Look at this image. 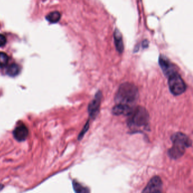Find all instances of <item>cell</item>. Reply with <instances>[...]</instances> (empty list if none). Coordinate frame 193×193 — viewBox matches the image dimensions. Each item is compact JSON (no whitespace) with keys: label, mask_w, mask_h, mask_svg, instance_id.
I'll return each mask as SVG.
<instances>
[{"label":"cell","mask_w":193,"mask_h":193,"mask_svg":"<svg viewBox=\"0 0 193 193\" xmlns=\"http://www.w3.org/2000/svg\"><path fill=\"white\" fill-rule=\"evenodd\" d=\"M89 127H90L89 121H87V123H86V125H85V126L83 127V129H82V132H80L79 136H78V140H79V141H80V140H81V139L83 138V137L84 135L86 134V132L88 131Z\"/></svg>","instance_id":"cell-15"},{"label":"cell","mask_w":193,"mask_h":193,"mask_svg":"<svg viewBox=\"0 0 193 193\" xmlns=\"http://www.w3.org/2000/svg\"><path fill=\"white\" fill-rule=\"evenodd\" d=\"M6 43V39L2 34H0V47L4 46Z\"/></svg>","instance_id":"cell-16"},{"label":"cell","mask_w":193,"mask_h":193,"mask_svg":"<svg viewBox=\"0 0 193 193\" xmlns=\"http://www.w3.org/2000/svg\"><path fill=\"white\" fill-rule=\"evenodd\" d=\"M173 146L168 150L170 157L176 160L184 155L186 148L191 146L192 142L186 134L177 132L171 136Z\"/></svg>","instance_id":"cell-2"},{"label":"cell","mask_w":193,"mask_h":193,"mask_svg":"<svg viewBox=\"0 0 193 193\" xmlns=\"http://www.w3.org/2000/svg\"><path fill=\"white\" fill-rule=\"evenodd\" d=\"M159 63L163 73L167 77H168L174 71H176L174 65L165 57L160 56Z\"/></svg>","instance_id":"cell-7"},{"label":"cell","mask_w":193,"mask_h":193,"mask_svg":"<svg viewBox=\"0 0 193 193\" xmlns=\"http://www.w3.org/2000/svg\"><path fill=\"white\" fill-rule=\"evenodd\" d=\"M73 186L75 191L76 193H89L90 192L89 190L87 188H86L84 186H83L82 185L79 184L76 181H74L73 182Z\"/></svg>","instance_id":"cell-13"},{"label":"cell","mask_w":193,"mask_h":193,"mask_svg":"<svg viewBox=\"0 0 193 193\" xmlns=\"http://www.w3.org/2000/svg\"><path fill=\"white\" fill-rule=\"evenodd\" d=\"M9 57L4 53H0V68L4 67L8 63Z\"/></svg>","instance_id":"cell-14"},{"label":"cell","mask_w":193,"mask_h":193,"mask_svg":"<svg viewBox=\"0 0 193 193\" xmlns=\"http://www.w3.org/2000/svg\"><path fill=\"white\" fill-rule=\"evenodd\" d=\"M102 93L98 91L95 95L94 98L90 102L88 106V112L90 117L95 119L98 115L102 100Z\"/></svg>","instance_id":"cell-5"},{"label":"cell","mask_w":193,"mask_h":193,"mask_svg":"<svg viewBox=\"0 0 193 193\" xmlns=\"http://www.w3.org/2000/svg\"><path fill=\"white\" fill-rule=\"evenodd\" d=\"M15 139L19 142L25 141L28 135V130L25 125H20L16 127L13 132Z\"/></svg>","instance_id":"cell-9"},{"label":"cell","mask_w":193,"mask_h":193,"mask_svg":"<svg viewBox=\"0 0 193 193\" xmlns=\"http://www.w3.org/2000/svg\"><path fill=\"white\" fill-rule=\"evenodd\" d=\"M163 188V182L159 176L152 177L142 191L143 193H160Z\"/></svg>","instance_id":"cell-6"},{"label":"cell","mask_w":193,"mask_h":193,"mask_svg":"<svg viewBox=\"0 0 193 193\" xmlns=\"http://www.w3.org/2000/svg\"><path fill=\"white\" fill-rule=\"evenodd\" d=\"M139 98V91L133 84L126 82L120 86L114 97L116 104L127 105L133 107Z\"/></svg>","instance_id":"cell-1"},{"label":"cell","mask_w":193,"mask_h":193,"mask_svg":"<svg viewBox=\"0 0 193 193\" xmlns=\"http://www.w3.org/2000/svg\"><path fill=\"white\" fill-rule=\"evenodd\" d=\"M133 107L127 105H123L120 104H116L112 109V113L115 116H129L132 112Z\"/></svg>","instance_id":"cell-8"},{"label":"cell","mask_w":193,"mask_h":193,"mask_svg":"<svg viewBox=\"0 0 193 193\" xmlns=\"http://www.w3.org/2000/svg\"><path fill=\"white\" fill-rule=\"evenodd\" d=\"M170 91L174 96L182 94L186 89V85L177 71H174L167 77Z\"/></svg>","instance_id":"cell-4"},{"label":"cell","mask_w":193,"mask_h":193,"mask_svg":"<svg viewBox=\"0 0 193 193\" xmlns=\"http://www.w3.org/2000/svg\"><path fill=\"white\" fill-rule=\"evenodd\" d=\"M19 66L17 64H13L8 67L6 70V73L9 76H15L19 74Z\"/></svg>","instance_id":"cell-11"},{"label":"cell","mask_w":193,"mask_h":193,"mask_svg":"<svg viewBox=\"0 0 193 193\" xmlns=\"http://www.w3.org/2000/svg\"><path fill=\"white\" fill-rule=\"evenodd\" d=\"M61 18V14L58 11H53L48 15L46 19L51 23H57Z\"/></svg>","instance_id":"cell-12"},{"label":"cell","mask_w":193,"mask_h":193,"mask_svg":"<svg viewBox=\"0 0 193 193\" xmlns=\"http://www.w3.org/2000/svg\"><path fill=\"white\" fill-rule=\"evenodd\" d=\"M127 125L130 128H141L148 126L149 123V114L144 107L139 106L134 108L128 116Z\"/></svg>","instance_id":"cell-3"},{"label":"cell","mask_w":193,"mask_h":193,"mask_svg":"<svg viewBox=\"0 0 193 193\" xmlns=\"http://www.w3.org/2000/svg\"><path fill=\"white\" fill-rule=\"evenodd\" d=\"M114 40L116 45V48L119 53H122L123 51V44L122 34L119 30L116 29L114 33Z\"/></svg>","instance_id":"cell-10"}]
</instances>
